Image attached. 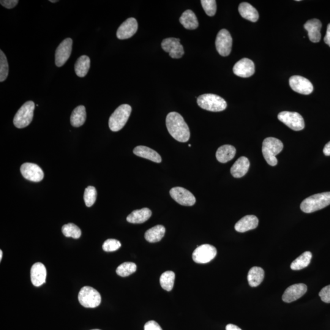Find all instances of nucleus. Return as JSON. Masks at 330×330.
I'll return each instance as SVG.
<instances>
[{
    "label": "nucleus",
    "mask_w": 330,
    "mask_h": 330,
    "mask_svg": "<svg viewBox=\"0 0 330 330\" xmlns=\"http://www.w3.org/2000/svg\"><path fill=\"white\" fill-rule=\"evenodd\" d=\"M165 231L164 226L157 225L147 231L144 237H145L146 241L149 242L155 243L159 242L164 237Z\"/></svg>",
    "instance_id": "c756f323"
},
{
    "label": "nucleus",
    "mask_w": 330,
    "mask_h": 330,
    "mask_svg": "<svg viewBox=\"0 0 330 330\" xmlns=\"http://www.w3.org/2000/svg\"><path fill=\"white\" fill-rule=\"evenodd\" d=\"M283 149V144L278 139L272 137L267 138L263 141L262 152L263 157L269 165H277L276 155L280 154Z\"/></svg>",
    "instance_id": "7ed1b4c3"
},
{
    "label": "nucleus",
    "mask_w": 330,
    "mask_h": 330,
    "mask_svg": "<svg viewBox=\"0 0 330 330\" xmlns=\"http://www.w3.org/2000/svg\"><path fill=\"white\" fill-rule=\"evenodd\" d=\"M78 301L83 307L93 308L99 306L102 298L96 289L90 286H84L79 293Z\"/></svg>",
    "instance_id": "0eeeda50"
},
{
    "label": "nucleus",
    "mask_w": 330,
    "mask_h": 330,
    "mask_svg": "<svg viewBox=\"0 0 330 330\" xmlns=\"http://www.w3.org/2000/svg\"><path fill=\"white\" fill-rule=\"evenodd\" d=\"M278 119L294 131H301L304 129V120L298 113L283 111L278 114Z\"/></svg>",
    "instance_id": "6e6552de"
},
{
    "label": "nucleus",
    "mask_w": 330,
    "mask_h": 330,
    "mask_svg": "<svg viewBox=\"0 0 330 330\" xmlns=\"http://www.w3.org/2000/svg\"><path fill=\"white\" fill-rule=\"evenodd\" d=\"M72 45L73 40L70 38H67L60 43L55 53V64L57 67H61L66 63L72 53Z\"/></svg>",
    "instance_id": "f8f14e48"
},
{
    "label": "nucleus",
    "mask_w": 330,
    "mask_h": 330,
    "mask_svg": "<svg viewBox=\"0 0 330 330\" xmlns=\"http://www.w3.org/2000/svg\"><path fill=\"white\" fill-rule=\"evenodd\" d=\"M330 204V192L318 193L310 196L301 204L302 211L307 214L319 211Z\"/></svg>",
    "instance_id": "f03ea898"
},
{
    "label": "nucleus",
    "mask_w": 330,
    "mask_h": 330,
    "mask_svg": "<svg viewBox=\"0 0 330 330\" xmlns=\"http://www.w3.org/2000/svg\"><path fill=\"white\" fill-rule=\"evenodd\" d=\"M197 103L201 108L212 112H220L227 107V103L223 98L212 94L200 95L198 98Z\"/></svg>",
    "instance_id": "39448f33"
},
{
    "label": "nucleus",
    "mask_w": 330,
    "mask_h": 330,
    "mask_svg": "<svg viewBox=\"0 0 330 330\" xmlns=\"http://www.w3.org/2000/svg\"><path fill=\"white\" fill-rule=\"evenodd\" d=\"M151 215L152 212L148 208L135 210L127 217V221L133 224H141L148 220Z\"/></svg>",
    "instance_id": "b1692460"
},
{
    "label": "nucleus",
    "mask_w": 330,
    "mask_h": 330,
    "mask_svg": "<svg viewBox=\"0 0 330 330\" xmlns=\"http://www.w3.org/2000/svg\"><path fill=\"white\" fill-rule=\"evenodd\" d=\"M319 296L321 297L322 301L329 304L330 303V285L322 289L319 292Z\"/></svg>",
    "instance_id": "ea45409f"
},
{
    "label": "nucleus",
    "mask_w": 330,
    "mask_h": 330,
    "mask_svg": "<svg viewBox=\"0 0 330 330\" xmlns=\"http://www.w3.org/2000/svg\"><path fill=\"white\" fill-rule=\"evenodd\" d=\"M50 2H52V3H55V2H58V0H50Z\"/></svg>",
    "instance_id": "de8ad7c7"
},
{
    "label": "nucleus",
    "mask_w": 330,
    "mask_h": 330,
    "mask_svg": "<svg viewBox=\"0 0 330 330\" xmlns=\"http://www.w3.org/2000/svg\"><path fill=\"white\" fill-rule=\"evenodd\" d=\"M307 291V286L305 284L299 283L289 286L286 289L282 296L283 301L291 303L296 301L304 295Z\"/></svg>",
    "instance_id": "a211bd4d"
},
{
    "label": "nucleus",
    "mask_w": 330,
    "mask_h": 330,
    "mask_svg": "<svg viewBox=\"0 0 330 330\" xmlns=\"http://www.w3.org/2000/svg\"><path fill=\"white\" fill-rule=\"evenodd\" d=\"M236 153V148L231 145H223L218 149L216 158L218 162L226 163L233 159Z\"/></svg>",
    "instance_id": "393cba45"
},
{
    "label": "nucleus",
    "mask_w": 330,
    "mask_h": 330,
    "mask_svg": "<svg viewBox=\"0 0 330 330\" xmlns=\"http://www.w3.org/2000/svg\"><path fill=\"white\" fill-rule=\"evenodd\" d=\"M97 198V190L94 187L89 186L84 191V200L86 206H93Z\"/></svg>",
    "instance_id": "e433bc0d"
},
{
    "label": "nucleus",
    "mask_w": 330,
    "mask_h": 330,
    "mask_svg": "<svg viewBox=\"0 0 330 330\" xmlns=\"http://www.w3.org/2000/svg\"><path fill=\"white\" fill-rule=\"evenodd\" d=\"M322 24L318 19L308 20L304 24V28L308 31V37L311 42L318 43L320 41Z\"/></svg>",
    "instance_id": "aec40b11"
},
{
    "label": "nucleus",
    "mask_w": 330,
    "mask_h": 330,
    "mask_svg": "<svg viewBox=\"0 0 330 330\" xmlns=\"http://www.w3.org/2000/svg\"><path fill=\"white\" fill-rule=\"evenodd\" d=\"M144 330H163L160 325L154 321L148 322L144 326Z\"/></svg>",
    "instance_id": "79ce46f5"
},
{
    "label": "nucleus",
    "mask_w": 330,
    "mask_h": 330,
    "mask_svg": "<svg viewBox=\"0 0 330 330\" xmlns=\"http://www.w3.org/2000/svg\"><path fill=\"white\" fill-rule=\"evenodd\" d=\"M47 275V269L43 264L36 263L32 266L31 269V282L36 287H39L45 283Z\"/></svg>",
    "instance_id": "6ab92c4d"
},
{
    "label": "nucleus",
    "mask_w": 330,
    "mask_h": 330,
    "mask_svg": "<svg viewBox=\"0 0 330 330\" xmlns=\"http://www.w3.org/2000/svg\"><path fill=\"white\" fill-rule=\"evenodd\" d=\"M2 258V251L0 250V261H1Z\"/></svg>",
    "instance_id": "49530a36"
},
{
    "label": "nucleus",
    "mask_w": 330,
    "mask_h": 330,
    "mask_svg": "<svg viewBox=\"0 0 330 330\" xmlns=\"http://www.w3.org/2000/svg\"><path fill=\"white\" fill-rule=\"evenodd\" d=\"M90 66H91V60L88 56H81L77 60L75 65L76 74L79 77L83 78L88 74Z\"/></svg>",
    "instance_id": "7c9ffc66"
},
{
    "label": "nucleus",
    "mask_w": 330,
    "mask_h": 330,
    "mask_svg": "<svg viewBox=\"0 0 330 330\" xmlns=\"http://www.w3.org/2000/svg\"><path fill=\"white\" fill-rule=\"evenodd\" d=\"M99 330V329H93V330Z\"/></svg>",
    "instance_id": "09e8293b"
},
{
    "label": "nucleus",
    "mask_w": 330,
    "mask_h": 330,
    "mask_svg": "<svg viewBox=\"0 0 330 330\" xmlns=\"http://www.w3.org/2000/svg\"><path fill=\"white\" fill-rule=\"evenodd\" d=\"M171 198L182 206H192L196 203V198L189 190L182 187H174L170 192Z\"/></svg>",
    "instance_id": "9b49d317"
},
{
    "label": "nucleus",
    "mask_w": 330,
    "mask_h": 330,
    "mask_svg": "<svg viewBox=\"0 0 330 330\" xmlns=\"http://www.w3.org/2000/svg\"><path fill=\"white\" fill-rule=\"evenodd\" d=\"M202 6L209 17H213L217 11V4L215 0H201Z\"/></svg>",
    "instance_id": "4c0bfd02"
},
{
    "label": "nucleus",
    "mask_w": 330,
    "mask_h": 330,
    "mask_svg": "<svg viewBox=\"0 0 330 330\" xmlns=\"http://www.w3.org/2000/svg\"><path fill=\"white\" fill-rule=\"evenodd\" d=\"M289 85L294 91L303 95H309L313 91V86L308 79L301 76H293L289 78Z\"/></svg>",
    "instance_id": "4468645a"
},
{
    "label": "nucleus",
    "mask_w": 330,
    "mask_h": 330,
    "mask_svg": "<svg viewBox=\"0 0 330 330\" xmlns=\"http://www.w3.org/2000/svg\"><path fill=\"white\" fill-rule=\"evenodd\" d=\"M166 125L168 132L176 140L181 143L189 140V127L181 114L176 112L169 113L166 116Z\"/></svg>",
    "instance_id": "f257e3e1"
},
{
    "label": "nucleus",
    "mask_w": 330,
    "mask_h": 330,
    "mask_svg": "<svg viewBox=\"0 0 330 330\" xmlns=\"http://www.w3.org/2000/svg\"><path fill=\"white\" fill-rule=\"evenodd\" d=\"M233 39L230 32L226 29H222L218 32L215 40L218 53L222 56H228L231 53Z\"/></svg>",
    "instance_id": "9d476101"
},
{
    "label": "nucleus",
    "mask_w": 330,
    "mask_h": 330,
    "mask_svg": "<svg viewBox=\"0 0 330 330\" xmlns=\"http://www.w3.org/2000/svg\"><path fill=\"white\" fill-rule=\"evenodd\" d=\"M136 265L135 263H122L116 269L117 274L119 276L125 277L129 276L130 275L133 274L136 271Z\"/></svg>",
    "instance_id": "f704fd0d"
},
{
    "label": "nucleus",
    "mask_w": 330,
    "mask_h": 330,
    "mask_svg": "<svg viewBox=\"0 0 330 330\" xmlns=\"http://www.w3.org/2000/svg\"><path fill=\"white\" fill-rule=\"evenodd\" d=\"M175 274L172 271H166L163 273L160 278L161 286L167 291H171L173 288Z\"/></svg>",
    "instance_id": "473e14b6"
},
{
    "label": "nucleus",
    "mask_w": 330,
    "mask_h": 330,
    "mask_svg": "<svg viewBox=\"0 0 330 330\" xmlns=\"http://www.w3.org/2000/svg\"><path fill=\"white\" fill-rule=\"evenodd\" d=\"M324 41L326 44L328 45L330 47V23L327 26L326 35L324 37Z\"/></svg>",
    "instance_id": "37998d69"
},
{
    "label": "nucleus",
    "mask_w": 330,
    "mask_h": 330,
    "mask_svg": "<svg viewBox=\"0 0 330 330\" xmlns=\"http://www.w3.org/2000/svg\"><path fill=\"white\" fill-rule=\"evenodd\" d=\"M323 153L326 156H330V141L325 146L323 149Z\"/></svg>",
    "instance_id": "c03bdc74"
},
{
    "label": "nucleus",
    "mask_w": 330,
    "mask_h": 330,
    "mask_svg": "<svg viewBox=\"0 0 330 330\" xmlns=\"http://www.w3.org/2000/svg\"><path fill=\"white\" fill-rule=\"evenodd\" d=\"M191 146H191V144H189V147H190V148Z\"/></svg>",
    "instance_id": "8fccbe9b"
},
{
    "label": "nucleus",
    "mask_w": 330,
    "mask_h": 330,
    "mask_svg": "<svg viewBox=\"0 0 330 330\" xmlns=\"http://www.w3.org/2000/svg\"><path fill=\"white\" fill-rule=\"evenodd\" d=\"M62 233L67 237H72L73 239H79L81 236V231L78 226L73 223H68L62 226Z\"/></svg>",
    "instance_id": "72a5a7b5"
},
{
    "label": "nucleus",
    "mask_w": 330,
    "mask_h": 330,
    "mask_svg": "<svg viewBox=\"0 0 330 330\" xmlns=\"http://www.w3.org/2000/svg\"><path fill=\"white\" fill-rule=\"evenodd\" d=\"M249 168V160L247 157H241L232 166L231 173L232 176L235 177V178H241L247 173Z\"/></svg>",
    "instance_id": "4be33fe9"
},
{
    "label": "nucleus",
    "mask_w": 330,
    "mask_h": 330,
    "mask_svg": "<svg viewBox=\"0 0 330 330\" xmlns=\"http://www.w3.org/2000/svg\"><path fill=\"white\" fill-rule=\"evenodd\" d=\"M132 107L129 105L124 104L119 106L111 114L109 119V127L113 132H118L126 124L129 120Z\"/></svg>",
    "instance_id": "20e7f679"
},
{
    "label": "nucleus",
    "mask_w": 330,
    "mask_h": 330,
    "mask_svg": "<svg viewBox=\"0 0 330 330\" xmlns=\"http://www.w3.org/2000/svg\"><path fill=\"white\" fill-rule=\"evenodd\" d=\"M138 22L134 18H128L119 26L117 31V37L120 40L129 39L137 32Z\"/></svg>",
    "instance_id": "dca6fc26"
},
{
    "label": "nucleus",
    "mask_w": 330,
    "mask_h": 330,
    "mask_svg": "<svg viewBox=\"0 0 330 330\" xmlns=\"http://www.w3.org/2000/svg\"><path fill=\"white\" fill-rule=\"evenodd\" d=\"M258 218L255 215H246L241 218L235 225V230L239 233H245L254 230L258 226Z\"/></svg>",
    "instance_id": "412c9836"
},
{
    "label": "nucleus",
    "mask_w": 330,
    "mask_h": 330,
    "mask_svg": "<svg viewBox=\"0 0 330 330\" xmlns=\"http://www.w3.org/2000/svg\"><path fill=\"white\" fill-rule=\"evenodd\" d=\"M86 119V108L83 105H80L77 106L71 114L70 123L73 127H80L84 124Z\"/></svg>",
    "instance_id": "cd10ccee"
},
{
    "label": "nucleus",
    "mask_w": 330,
    "mask_h": 330,
    "mask_svg": "<svg viewBox=\"0 0 330 330\" xmlns=\"http://www.w3.org/2000/svg\"><path fill=\"white\" fill-rule=\"evenodd\" d=\"M234 74L242 78L252 77L255 73V64L252 60L243 58L234 65L233 67Z\"/></svg>",
    "instance_id": "f3484780"
},
{
    "label": "nucleus",
    "mask_w": 330,
    "mask_h": 330,
    "mask_svg": "<svg viewBox=\"0 0 330 330\" xmlns=\"http://www.w3.org/2000/svg\"><path fill=\"white\" fill-rule=\"evenodd\" d=\"M35 103L28 101L21 106L16 113L13 119V124L18 129H23L28 127L33 119Z\"/></svg>",
    "instance_id": "423d86ee"
},
{
    "label": "nucleus",
    "mask_w": 330,
    "mask_h": 330,
    "mask_svg": "<svg viewBox=\"0 0 330 330\" xmlns=\"http://www.w3.org/2000/svg\"><path fill=\"white\" fill-rule=\"evenodd\" d=\"M312 258V254L310 252H305L296 258L291 264V269L293 271H299L309 265Z\"/></svg>",
    "instance_id": "2f4dec72"
},
{
    "label": "nucleus",
    "mask_w": 330,
    "mask_h": 330,
    "mask_svg": "<svg viewBox=\"0 0 330 330\" xmlns=\"http://www.w3.org/2000/svg\"><path fill=\"white\" fill-rule=\"evenodd\" d=\"M180 23L185 29L193 30L198 28L199 23L194 12L191 10H187L182 13L179 18Z\"/></svg>",
    "instance_id": "bb28decb"
},
{
    "label": "nucleus",
    "mask_w": 330,
    "mask_h": 330,
    "mask_svg": "<svg viewBox=\"0 0 330 330\" xmlns=\"http://www.w3.org/2000/svg\"><path fill=\"white\" fill-rule=\"evenodd\" d=\"M121 247V243L118 240L110 239L103 243V249L106 252H112L118 250Z\"/></svg>",
    "instance_id": "58836bf2"
},
{
    "label": "nucleus",
    "mask_w": 330,
    "mask_h": 330,
    "mask_svg": "<svg viewBox=\"0 0 330 330\" xmlns=\"http://www.w3.org/2000/svg\"><path fill=\"white\" fill-rule=\"evenodd\" d=\"M226 330H242V329L236 325L230 324L226 326Z\"/></svg>",
    "instance_id": "a18cd8bd"
},
{
    "label": "nucleus",
    "mask_w": 330,
    "mask_h": 330,
    "mask_svg": "<svg viewBox=\"0 0 330 330\" xmlns=\"http://www.w3.org/2000/svg\"><path fill=\"white\" fill-rule=\"evenodd\" d=\"M264 278V270L261 267H253L248 272V282L251 287H256L263 282Z\"/></svg>",
    "instance_id": "c85d7f7f"
},
{
    "label": "nucleus",
    "mask_w": 330,
    "mask_h": 330,
    "mask_svg": "<svg viewBox=\"0 0 330 330\" xmlns=\"http://www.w3.org/2000/svg\"><path fill=\"white\" fill-rule=\"evenodd\" d=\"M217 249L209 244H203L196 248L193 253V260L196 263L206 264L209 263L217 255Z\"/></svg>",
    "instance_id": "1a4fd4ad"
},
{
    "label": "nucleus",
    "mask_w": 330,
    "mask_h": 330,
    "mask_svg": "<svg viewBox=\"0 0 330 330\" xmlns=\"http://www.w3.org/2000/svg\"><path fill=\"white\" fill-rule=\"evenodd\" d=\"M21 173L28 181L39 182L44 177V173L39 165L32 163H25L21 166Z\"/></svg>",
    "instance_id": "ddd939ff"
},
{
    "label": "nucleus",
    "mask_w": 330,
    "mask_h": 330,
    "mask_svg": "<svg viewBox=\"0 0 330 330\" xmlns=\"http://www.w3.org/2000/svg\"><path fill=\"white\" fill-rule=\"evenodd\" d=\"M18 2V0H1L0 3L6 9H11L17 6Z\"/></svg>",
    "instance_id": "a19ab883"
},
{
    "label": "nucleus",
    "mask_w": 330,
    "mask_h": 330,
    "mask_svg": "<svg viewBox=\"0 0 330 330\" xmlns=\"http://www.w3.org/2000/svg\"><path fill=\"white\" fill-rule=\"evenodd\" d=\"M9 75V64L3 51L0 50V82L6 80Z\"/></svg>",
    "instance_id": "c9c22d12"
},
{
    "label": "nucleus",
    "mask_w": 330,
    "mask_h": 330,
    "mask_svg": "<svg viewBox=\"0 0 330 330\" xmlns=\"http://www.w3.org/2000/svg\"><path fill=\"white\" fill-rule=\"evenodd\" d=\"M163 50L168 53L172 58H181L184 54V47L180 43V39L176 38H167L162 42Z\"/></svg>",
    "instance_id": "2eb2a0df"
},
{
    "label": "nucleus",
    "mask_w": 330,
    "mask_h": 330,
    "mask_svg": "<svg viewBox=\"0 0 330 330\" xmlns=\"http://www.w3.org/2000/svg\"><path fill=\"white\" fill-rule=\"evenodd\" d=\"M133 153L138 157L144 158L152 162L160 163L162 162V157L154 150L144 146L136 147L133 150Z\"/></svg>",
    "instance_id": "5701e85b"
},
{
    "label": "nucleus",
    "mask_w": 330,
    "mask_h": 330,
    "mask_svg": "<svg viewBox=\"0 0 330 330\" xmlns=\"http://www.w3.org/2000/svg\"><path fill=\"white\" fill-rule=\"evenodd\" d=\"M239 12L242 18L252 22H256L258 20L259 13L257 10L247 2H242L239 5Z\"/></svg>",
    "instance_id": "a878e982"
}]
</instances>
